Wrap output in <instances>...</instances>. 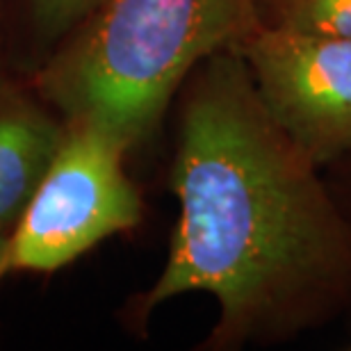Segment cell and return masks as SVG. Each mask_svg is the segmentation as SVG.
I'll list each match as a JSON object with an SVG mask.
<instances>
[{"mask_svg": "<svg viewBox=\"0 0 351 351\" xmlns=\"http://www.w3.org/2000/svg\"><path fill=\"white\" fill-rule=\"evenodd\" d=\"M169 256L123 324L146 333L165 301L206 292L217 322L199 349L283 345L351 308V221L322 169L274 123L247 62L221 51L176 96Z\"/></svg>", "mask_w": 351, "mask_h": 351, "instance_id": "cell-1", "label": "cell"}, {"mask_svg": "<svg viewBox=\"0 0 351 351\" xmlns=\"http://www.w3.org/2000/svg\"><path fill=\"white\" fill-rule=\"evenodd\" d=\"M258 25L254 0H103L30 78L64 119H98L132 153L153 142L189 73Z\"/></svg>", "mask_w": 351, "mask_h": 351, "instance_id": "cell-2", "label": "cell"}, {"mask_svg": "<svg viewBox=\"0 0 351 351\" xmlns=\"http://www.w3.org/2000/svg\"><path fill=\"white\" fill-rule=\"evenodd\" d=\"M128 144L94 117L66 119L64 137L14 226L7 274H55L108 237L135 230L144 199L125 171Z\"/></svg>", "mask_w": 351, "mask_h": 351, "instance_id": "cell-3", "label": "cell"}, {"mask_svg": "<svg viewBox=\"0 0 351 351\" xmlns=\"http://www.w3.org/2000/svg\"><path fill=\"white\" fill-rule=\"evenodd\" d=\"M237 53L274 123L322 171L351 158V37L258 25Z\"/></svg>", "mask_w": 351, "mask_h": 351, "instance_id": "cell-4", "label": "cell"}, {"mask_svg": "<svg viewBox=\"0 0 351 351\" xmlns=\"http://www.w3.org/2000/svg\"><path fill=\"white\" fill-rule=\"evenodd\" d=\"M66 119L30 75L0 73V226L12 228L30 203L64 137Z\"/></svg>", "mask_w": 351, "mask_h": 351, "instance_id": "cell-5", "label": "cell"}, {"mask_svg": "<svg viewBox=\"0 0 351 351\" xmlns=\"http://www.w3.org/2000/svg\"><path fill=\"white\" fill-rule=\"evenodd\" d=\"M103 0H5V53L12 71L32 75Z\"/></svg>", "mask_w": 351, "mask_h": 351, "instance_id": "cell-6", "label": "cell"}, {"mask_svg": "<svg viewBox=\"0 0 351 351\" xmlns=\"http://www.w3.org/2000/svg\"><path fill=\"white\" fill-rule=\"evenodd\" d=\"M265 27L351 37V0H254Z\"/></svg>", "mask_w": 351, "mask_h": 351, "instance_id": "cell-7", "label": "cell"}, {"mask_svg": "<svg viewBox=\"0 0 351 351\" xmlns=\"http://www.w3.org/2000/svg\"><path fill=\"white\" fill-rule=\"evenodd\" d=\"M324 176L328 185H331V192L335 194V199H338V203L351 221V158L328 167V169H324Z\"/></svg>", "mask_w": 351, "mask_h": 351, "instance_id": "cell-8", "label": "cell"}, {"mask_svg": "<svg viewBox=\"0 0 351 351\" xmlns=\"http://www.w3.org/2000/svg\"><path fill=\"white\" fill-rule=\"evenodd\" d=\"M12 228L7 226H0V280L5 276H10L7 274V254H10V242H12Z\"/></svg>", "mask_w": 351, "mask_h": 351, "instance_id": "cell-9", "label": "cell"}, {"mask_svg": "<svg viewBox=\"0 0 351 351\" xmlns=\"http://www.w3.org/2000/svg\"><path fill=\"white\" fill-rule=\"evenodd\" d=\"M7 53H5V0H0V73L7 71Z\"/></svg>", "mask_w": 351, "mask_h": 351, "instance_id": "cell-10", "label": "cell"}]
</instances>
